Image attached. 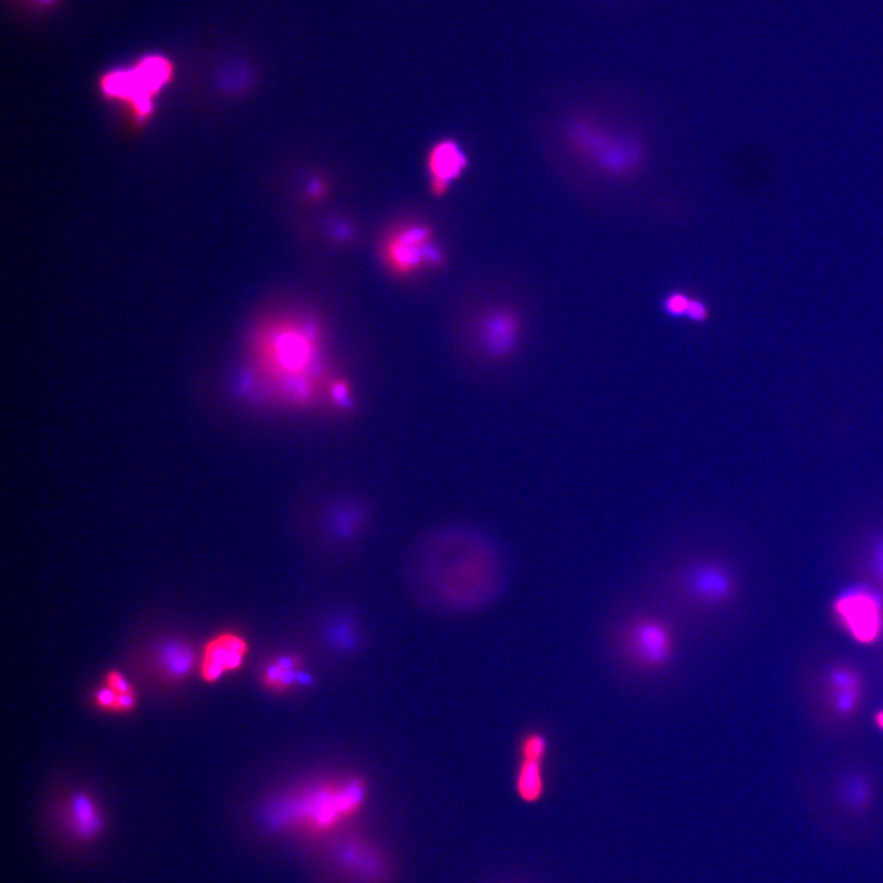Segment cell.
Masks as SVG:
<instances>
[{"label": "cell", "mask_w": 883, "mask_h": 883, "mask_svg": "<svg viewBox=\"0 0 883 883\" xmlns=\"http://www.w3.org/2000/svg\"><path fill=\"white\" fill-rule=\"evenodd\" d=\"M417 577L445 604L479 608L497 599L504 573L498 548L477 532L449 527L429 535L415 555Z\"/></svg>", "instance_id": "cell-1"}, {"label": "cell", "mask_w": 883, "mask_h": 883, "mask_svg": "<svg viewBox=\"0 0 883 883\" xmlns=\"http://www.w3.org/2000/svg\"><path fill=\"white\" fill-rule=\"evenodd\" d=\"M673 624L654 613L641 612L622 621L613 634V648L623 665L634 674L659 675L672 666L677 654Z\"/></svg>", "instance_id": "cell-2"}, {"label": "cell", "mask_w": 883, "mask_h": 883, "mask_svg": "<svg viewBox=\"0 0 883 883\" xmlns=\"http://www.w3.org/2000/svg\"><path fill=\"white\" fill-rule=\"evenodd\" d=\"M319 323L314 317L287 319L269 328L257 342L254 349V377L269 386L280 385L305 361L312 350H316Z\"/></svg>", "instance_id": "cell-3"}, {"label": "cell", "mask_w": 883, "mask_h": 883, "mask_svg": "<svg viewBox=\"0 0 883 883\" xmlns=\"http://www.w3.org/2000/svg\"><path fill=\"white\" fill-rule=\"evenodd\" d=\"M176 66L163 53H146L132 66L106 72L100 90L107 99L124 102L138 121H145L154 111L159 94L174 80Z\"/></svg>", "instance_id": "cell-4"}, {"label": "cell", "mask_w": 883, "mask_h": 883, "mask_svg": "<svg viewBox=\"0 0 883 883\" xmlns=\"http://www.w3.org/2000/svg\"><path fill=\"white\" fill-rule=\"evenodd\" d=\"M667 585L683 604L695 611L723 607L737 590L735 577L728 565L713 556L697 554L673 567Z\"/></svg>", "instance_id": "cell-5"}, {"label": "cell", "mask_w": 883, "mask_h": 883, "mask_svg": "<svg viewBox=\"0 0 883 883\" xmlns=\"http://www.w3.org/2000/svg\"><path fill=\"white\" fill-rule=\"evenodd\" d=\"M525 338V320L510 305L484 309L473 326L471 353L478 369L501 371L520 357Z\"/></svg>", "instance_id": "cell-6"}, {"label": "cell", "mask_w": 883, "mask_h": 883, "mask_svg": "<svg viewBox=\"0 0 883 883\" xmlns=\"http://www.w3.org/2000/svg\"><path fill=\"white\" fill-rule=\"evenodd\" d=\"M569 145L602 174L626 177L637 171L643 161V146L635 137L613 133L585 120L566 129Z\"/></svg>", "instance_id": "cell-7"}, {"label": "cell", "mask_w": 883, "mask_h": 883, "mask_svg": "<svg viewBox=\"0 0 883 883\" xmlns=\"http://www.w3.org/2000/svg\"><path fill=\"white\" fill-rule=\"evenodd\" d=\"M382 263L396 277H408L424 269H439L446 253L435 231L424 222H406L386 233L381 246Z\"/></svg>", "instance_id": "cell-8"}, {"label": "cell", "mask_w": 883, "mask_h": 883, "mask_svg": "<svg viewBox=\"0 0 883 883\" xmlns=\"http://www.w3.org/2000/svg\"><path fill=\"white\" fill-rule=\"evenodd\" d=\"M363 795V785L353 781L342 784L340 787L325 788L308 793L306 796H298L295 800H288L287 805L280 804L272 813V817L275 824L277 821L286 822L288 818H297V820L307 818L316 826L325 827L336 822L339 817L357 810Z\"/></svg>", "instance_id": "cell-9"}, {"label": "cell", "mask_w": 883, "mask_h": 883, "mask_svg": "<svg viewBox=\"0 0 883 883\" xmlns=\"http://www.w3.org/2000/svg\"><path fill=\"white\" fill-rule=\"evenodd\" d=\"M833 612L843 630L859 644L876 643L883 634V597L865 585L846 588L833 601Z\"/></svg>", "instance_id": "cell-10"}, {"label": "cell", "mask_w": 883, "mask_h": 883, "mask_svg": "<svg viewBox=\"0 0 883 883\" xmlns=\"http://www.w3.org/2000/svg\"><path fill=\"white\" fill-rule=\"evenodd\" d=\"M470 165L466 150L455 139H442L430 146L426 159L428 186L434 197L447 196Z\"/></svg>", "instance_id": "cell-11"}, {"label": "cell", "mask_w": 883, "mask_h": 883, "mask_svg": "<svg viewBox=\"0 0 883 883\" xmlns=\"http://www.w3.org/2000/svg\"><path fill=\"white\" fill-rule=\"evenodd\" d=\"M249 644L241 635L224 633L211 640L204 651L200 673L207 683H218L226 674L241 669Z\"/></svg>", "instance_id": "cell-12"}, {"label": "cell", "mask_w": 883, "mask_h": 883, "mask_svg": "<svg viewBox=\"0 0 883 883\" xmlns=\"http://www.w3.org/2000/svg\"><path fill=\"white\" fill-rule=\"evenodd\" d=\"M154 656L159 673L171 683L185 680L197 664L196 652L182 641L161 643Z\"/></svg>", "instance_id": "cell-13"}, {"label": "cell", "mask_w": 883, "mask_h": 883, "mask_svg": "<svg viewBox=\"0 0 883 883\" xmlns=\"http://www.w3.org/2000/svg\"><path fill=\"white\" fill-rule=\"evenodd\" d=\"M68 805V826L75 837L80 841H91L100 835L103 826L102 816L90 795L74 794Z\"/></svg>", "instance_id": "cell-14"}, {"label": "cell", "mask_w": 883, "mask_h": 883, "mask_svg": "<svg viewBox=\"0 0 883 883\" xmlns=\"http://www.w3.org/2000/svg\"><path fill=\"white\" fill-rule=\"evenodd\" d=\"M545 762L543 759L520 756L515 788L522 800L536 803L542 799L546 785Z\"/></svg>", "instance_id": "cell-15"}, {"label": "cell", "mask_w": 883, "mask_h": 883, "mask_svg": "<svg viewBox=\"0 0 883 883\" xmlns=\"http://www.w3.org/2000/svg\"><path fill=\"white\" fill-rule=\"evenodd\" d=\"M263 682L268 688L284 691L296 683L307 684L309 676L299 672V661L296 656H280L269 663L263 671Z\"/></svg>", "instance_id": "cell-16"}, {"label": "cell", "mask_w": 883, "mask_h": 883, "mask_svg": "<svg viewBox=\"0 0 883 883\" xmlns=\"http://www.w3.org/2000/svg\"><path fill=\"white\" fill-rule=\"evenodd\" d=\"M872 788L864 775H847L841 785V795L849 809L863 811L871 800Z\"/></svg>", "instance_id": "cell-17"}, {"label": "cell", "mask_w": 883, "mask_h": 883, "mask_svg": "<svg viewBox=\"0 0 883 883\" xmlns=\"http://www.w3.org/2000/svg\"><path fill=\"white\" fill-rule=\"evenodd\" d=\"M550 755V739L543 730H530L520 741L519 756L546 760Z\"/></svg>", "instance_id": "cell-18"}, {"label": "cell", "mask_w": 883, "mask_h": 883, "mask_svg": "<svg viewBox=\"0 0 883 883\" xmlns=\"http://www.w3.org/2000/svg\"><path fill=\"white\" fill-rule=\"evenodd\" d=\"M829 685L835 691L855 690L860 691V678L848 667H836L828 675Z\"/></svg>", "instance_id": "cell-19"}, {"label": "cell", "mask_w": 883, "mask_h": 883, "mask_svg": "<svg viewBox=\"0 0 883 883\" xmlns=\"http://www.w3.org/2000/svg\"><path fill=\"white\" fill-rule=\"evenodd\" d=\"M693 297L683 293H675L664 299V310L666 315L675 318H687Z\"/></svg>", "instance_id": "cell-20"}, {"label": "cell", "mask_w": 883, "mask_h": 883, "mask_svg": "<svg viewBox=\"0 0 883 883\" xmlns=\"http://www.w3.org/2000/svg\"><path fill=\"white\" fill-rule=\"evenodd\" d=\"M860 691L844 690L835 691V708L841 716H850L858 707Z\"/></svg>", "instance_id": "cell-21"}, {"label": "cell", "mask_w": 883, "mask_h": 883, "mask_svg": "<svg viewBox=\"0 0 883 883\" xmlns=\"http://www.w3.org/2000/svg\"><path fill=\"white\" fill-rule=\"evenodd\" d=\"M328 183L320 177L312 178L305 188V196L310 201H319L327 197Z\"/></svg>", "instance_id": "cell-22"}, {"label": "cell", "mask_w": 883, "mask_h": 883, "mask_svg": "<svg viewBox=\"0 0 883 883\" xmlns=\"http://www.w3.org/2000/svg\"><path fill=\"white\" fill-rule=\"evenodd\" d=\"M117 693L111 687L105 685L95 694V702L102 709L116 712Z\"/></svg>", "instance_id": "cell-23"}, {"label": "cell", "mask_w": 883, "mask_h": 883, "mask_svg": "<svg viewBox=\"0 0 883 883\" xmlns=\"http://www.w3.org/2000/svg\"><path fill=\"white\" fill-rule=\"evenodd\" d=\"M105 685L111 687L117 694L134 691L131 683H129L127 677L120 672H111L109 675H107Z\"/></svg>", "instance_id": "cell-24"}, {"label": "cell", "mask_w": 883, "mask_h": 883, "mask_svg": "<svg viewBox=\"0 0 883 883\" xmlns=\"http://www.w3.org/2000/svg\"><path fill=\"white\" fill-rule=\"evenodd\" d=\"M135 706L137 695L134 691L117 695L116 712H129V710H132Z\"/></svg>", "instance_id": "cell-25"}, {"label": "cell", "mask_w": 883, "mask_h": 883, "mask_svg": "<svg viewBox=\"0 0 883 883\" xmlns=\"http://www.w3.org/2000/svg\"><path fill=\"white\" fill-rule=\"evenodd\" d=\"M874 569L876 576L883 581V538L874 548Z\"/></svg>", "instance_id": "cell-26"}, {"label": "cell", "mask_w": 883, "mask_h": 883, "mask_svg": "<svg viewBox=\"0 0 883 883\" xmlns=\"http://www.w3.org/2000/svg\"><path fill=\"white\" fill-rule=\"evenodd\" d=\"M29 2L42 9H48L55 7L58 0H29Z\"/></svg>", "instance_id": "cell-27"}, {"label": "cell", "mask_w": 883, "mask_h": 883, "mask_svg": "<svg viewBox=\"0 0 883 883\" xmlns=\"http://www.w3.org/2000/svg\"><path fill=\"white\" fill-rule=\"evenodd\" d=\"M875 724L883 732V708L875 715Z\"/></svg>", "instance_id": "cell-28"}]
</instances>
